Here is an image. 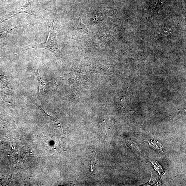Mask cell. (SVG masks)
Instances as JSON below:
<instances>
[{
	"mask_svg": "<svg viewBox=\"0 0 186 186\" xmlns=\"http://www.w3.org/2000/svg\"><path fill=\"white\" fill-rule=\"evenodd\" d=\"M55 16L52 20L46 19L48 29V36L47 40L44 43L40 44H32L24 48L22 51H25L30 49L34 48H44L53 53L57 58L62 60V55L59 50L56 38V33L54 27V22Z\"/></svg>",
	"mask_w": 186,
	"mask_h": 186,
	"instance_id": "6da1fadb",
	"label": "cell"
},
{
	"mask_svg": "<svg viewBox=\"0 0 186 186\" xmlns=\"http://www.w3.org/2000/svg\"><path fill=\"white\" fill-rule=\"evenodd\" d=\"M37 68V67L36 75L39 84V95L44 96L57 90L58 86L55 80L53 79L52 80L48 82H45L42 80L39 75Z\"/></svg>",
	"mask_w": 186,
	"mask_h": 186,
	"instance_id": "7a4b0ae2",
	"label": "cell"
},
{
	"mask_svg": "<svg viewBox=\"0 0 186 186\" xmlns=\"http://www.w3.org/2000/svg\"><path fill=\"white\" fill-rule=\"evenodd\" d=\"M33 1V0H28L25 4L21 6L17 10L10 12L7 16L5 17V18L8 19L16 16L17 14L22 13H25L33 16H39L36 15L32 10V5Z\"/></svg>",
	"mask_w": 186,
	"mask_h": 186,
	"instance_id": "3957f363",
	"label": "cell"
},
{
	"mask_svg": "<svg viewBox=\"0 0 186 186\" xmlns=\"http://www.w3.org/2000/svg\"><path fill=\"white\" fill-rule=\"evenodd\" d=\"M147 141L149 143L151 148L157 151L163 153V147L161 143L155 140H147Z\"/></svg>",
	"mask_w": 186,
	"mask_h": 186,
	"instance_id": "277c9868",
	"label": "cell"
},
{
	"mask_svg": "<svg viewBox=\"0 0 186 186\" xmlns=\"http://www.w3.org/2000/svg\"><path fill=\"white\" fill-rule=\"evenodd\" d=\"M150 160L154 169L158 172L160 175H162V173H163L164 172V170L162 168V167L159 164H158V162H155V161L152 162Z\"/></svg>",
	"mask_w": 186,
	"mask_h": 186,
	"instance_id": "5b68a950",
	"label": "cell"
}]
</instances>
